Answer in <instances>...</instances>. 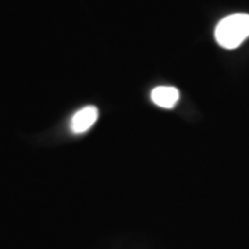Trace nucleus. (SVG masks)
<instances>
[{
    "mask_svg": "<svg viewBox=\"0 0 249 249\" xmlns=\"http://www.w3.org/2000/svg\"><path fill=\"white\" fill-rule=\"evenodd\" d=\"M214 36L217 43L224 49H237L249 37V14L240 13L223 18L216 27Z\"/></svg>",
    "mask_w": 249,
    "mask_h": 249,
    "instance_id": "obj_1",
    "label": "nucleus"
},
{
    "mask_svg": "<svg viewBox=\"0 0 249 249\" xmlns=\"http://www.w3.org/2000/svg\"><path fill=\"white\" fill-rule=\"evenodd\" d=\"M98 118V109L93 106L82 108L71 119V130L73 133H83L96 124Z\"/></svg>",
    "mask_w": 249,
    "mask_h": 249,
    "instance_id": "obj_2",
    "label": "nucleus"
},
{
    "mask_svg": "<svg viewBox=\"0 0 249 249\" xmlns=\"http://www.w3.org/2000/svg\"><path fill=\"white\" fill-rule=\"evenodd\" d=\"M180 93L176 88L173 86H158L152 90L151 100L155 106L160 108H173L178 104Z\"/></svg>",
    "mask_w": 249,
    "mask_h": 249,
    "instance_id": "obj_3",
    "label": "nucleus"
}]
</instances>
